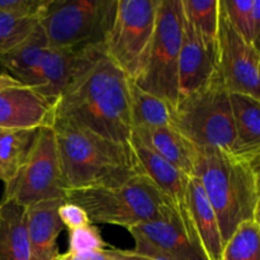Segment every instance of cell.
<instances>
[{
	"instance_id": "cell-14",
	"label": "cell",
	"mask_w": 260,
	"mask_h": 260,
	"mask_svg": "<svg viewBox=\"0 0 260 260\" xmlns=\"http://www.w3.org/2000/svg\"><path fill=\"white\" fill-rule=\"evenodd\" d=\"M62 202L65 200L46 201L25 207L29 260H53L58 254L57 239L63 225L57 211Z\"/></svg>"
},
{
	"instance_id": "cell-10",
	"label": "cell",
	"mask_w": 260,
	"mask_h": 260,
	"mask_svg": "<svg viewBox=\"0 0 260 260\" xmlns=\"http://www.w3.org/2000/svg\"><path fill=\"white\" fill-rule=\"evenodd\" d=\"M216 68L230 93L260 101V51L245 42L223 13L218 0Z\"/></svg>"
},
{
	"instance_id": "cell-19",
	"label": "cell",
	"mask_w": 260,
	"mask_h": 260,
	"mask_svg": "<svg viewBox=\"0 0 260 260\" xmlns=\"http://www.w3.org/2000/svg\"><path fill=\"white\" fill-rule=\"evenodd\" d=\"M132 146L142 173L151 179L174 207H183L189 177L141 142L132 140Z\"/></svg>"
},
{
	"instance_id": "cell-27",
	"label": "cell",
	"mask_w": 260,
	"mask_h": 260,
	"mask_svg": "<svg viewBox=\"0 0 260 260\" xmlns=\"http://www.w3.org/2000/svg\"><path fill=\"white\" fill-rule=\"evenodd\" d=\"M38 20L17 18L0 12V53L8 52L24 42L37 28Z\"/></svg>"
},
{
	"instance_id": "cell-6",
	"label": "cell",
	"mask_w": 260,
	"mask_h": 260,
	"mask_svg": "<svg viewBox=\"0 0 260 260\" xmlns=\"http://www.w3.org/2000/svg\"><path fill=\"white\" fill-rule=\"evenodd\" d=\"M182 32V2L159 0L151 41L132 80L140 89L164 99L173 107L179 101L178 63Z\"/></svg>"
},
{
	"instance_id": "cell-15",
	"label": "cell",
	"mask_w": 260,
	"mask_h": 260,
	"mask_svg": "<svg viewBox=\"0 0 260 260\" xmlns=\"http://www.w3.org/2000/svg\"><path fill=\"white\" fill-rule=\"evenodd\" d=\"M184 206L208 260H221L223 241L221 238L217 217L197 177H189L188 179Z\"/></svg>"
},
{
	"instance_id": "cell-5",
	"label": "cell",
	"mask_w": 260,
	"mask_h": 260,
	"mask_svg": "<svg viewBox=\"0 0 260 260\" xmlns=\"http://www.w3.org/2000/svg\"><path fill=\"white\" fill-rule=\"evenodd\" d=\"M172 126L197 151L234 154L236 136L230 91L217 68L206 85L178 101Z\"/></svg>"
},
{
	"instance_id": "cell-23",
	"label": "cell",
	"mask_w": 260,
	"mask_h": 260,
	"mask_svg": "<svg viewBox=\"0 0 260 260\" xmlns=\"http://www.w3.org/2000/svg\"><path fill=\"white\" fill-rule=\"evenodd\" d=\"M174 107L151 93L131 84L132 127H168L173 123ZM173 127V126H172Z\"/></svg>"
},
{
	"instance_id": "cell-25",
	"label": "cell",
	"mask_w": 260,
	"mask_h": 260,
	"mask_svg": "<svg viewBox=\"0 0 260 260\" xmlns=\"http://www.w3.org/2000/svg\"><path fill=\"white\" fill-rule=\"evenodd\" d=\"M183 14L203 42L216 51L218 0H180Z\"/></svg>"
},
{
	"instance_id": "cell-33",
	"label": "cell",
	"mask_w": 260,
	"mask_h": 260,
	"mask_svg": "<svg viewBox=\"0 0 260 260\" xmlns=\"http://www.w3.org/2000/svg\"><path fill=\"white\" fill-rule=\"evenodd\" d=\"M15 86H22V84L17 79L8 75V74L0 73V91L7 90V89L10 88H15Z\"/></svg>"
},
{
	"instance_id": "cell-24",
	"label": "cell",
	"mask_w": 260,
	"mask_h": 260,
	"mask_svg": "<svg viewBox=\"0 0 260 260\" xmlns=\"http://www.w3.org/2000/svg\"><path fill=\"white\" fill-rule=\"evenodd\" d=\"M220 5L244 41L259 47L260 0H220Z\"/></svg>"
},
{
	"instance_id": "cell-20",
	"label": "cell",
	"mask_w": 260,
	"mask_h": 260,
	"mask_svg": "<svg viewBox=\"0 0 260 260\" xmlns=\"http://www.w3.org/2000/svg\"><path fill=\"white\" fill-rule=\"evenodd\" d=\"M235 127L234 154L246 159H260V101L230 93Z\"/></svg>"
},
{
	"instance_id": "cell-21",
	"label": "cell",
	"mask_w": 260,
	"mask_h": 260,
	"mask_svg": "<svg viewBox=\"0 0 260 260\" xmlns=\"http://www.w3.org/2000/svg\"><path fill=\"white\" fill-rule=\"evenodd\" d=\"M0 260H29L27 210L14 201H0Z\"/></svg>"
},
{
	"instance_id": "cell-18",
	"label": "cell",
	"mask_w": 260,
	"mask_h": 260,
	"mask_svg": "<svg viewBox=\"0 0 260 260\" xmlns=\"http://www.w3.org/2000/svg\"><path fill=\"white\" fill-rule=\"evenodd\" d=\"M84 48L48 47L41 61L35 90L56 103L73 79Z\"/></svg>"
},
{
	"instance_id": "cell-32",
	"label": "cell",
	"mask_w": 260,
	"mask_h": 260,
	"mask_svg": "<svg viewBox=\"0 0 260 260\" xmlns=\"http://www.w3.org/2000/svg\"><path fill=\"white\" fill-rule=\"evenodd\" d=\"M131 236L135 240V248L132 249V250L136 251L139 255H141L144 260H173L170 256H168L167 254L160 251L159 249L155 248L152 244H150L149 241H146L145 239L136 235Z\"/></svg>"
},
{
	"instance_id": "cell-7",
	"label": "cell",
	"mask_w": 260,
	"mask_h": 260,
	"mask_svg": "<svg viewBox=\"0 0 260 260\" xmlns=\"http://www.w3.org/2000/svg\"><path fill=\"white\" fill-rule=\"evenodd\" d=\"M117 0H50L40 18L48 47L103 45L116 17Z\"/></svg>"
},
{
	"instance_id": "cell-4",
	"label": "cell",
	"mask_w": 260,
	"mask_h": 260,
	"mask_svg": "<svg viewBox=\"0 0 260 260\" xmlns=\"http://www.w3.org/2000/svg\"><path fill=\"white\" fill-rule=\"evenodd\" d=\"M66 202L83 208L93 223L128 229L161 217L173 206L144 173L118 187L68 189Z\"/></svg>"
},
{
	"instance_id": "cell-11",
	"label": "cell",
	"mask_w": 260,
	"mask_h": 260,
	"mask_svg": "<svg viewBox=\"0 0 260 260\" xmlns=\"http://www.w3.org/2000/svg\"><path fill=\"white\" fill-rule=\"evenodd\" d=\"M173 260H208L185 206H170L161 217L128 229Z\"/></svg>"
},
{
	"instance_id": "cell-30",
	"label": "cell",
	"mask_w": 260,
	"mask_h": 260,
	"mask_svg": "<svg viewBox=\"0 0 260 260\" xmlns=\"http://www.w3.org/2000/svg\"><path fill=\"white\" fill-rule=\"evenodd\" d=\"M57 213L63 228H68L69 231L75 230V229L79 228H84V226L90 225L91 223L86 212L80 206L66 202V201L61 203Z\"/></svg>"
},
{
	"instance_id": "cell-12",
	"label": "cell",
	"mask_w": 260,
	"mask_h": 260,
	"mask_svg": "<svg viewBox=\"0 0 260 260\" xmlns=\"http://www.w3.org/2000/svg\"><path fill=\"white\" fill-rule=\"evenodd\" d=\"M55 102L29 86L0 91V131H29L52 127Z\"/></svg>"
},
{
	"instance_id": "cell-28",
	"label": "cell",
	"mask_w": 260,
	"mask_h": 260,
	"mask_svg": "<svg viewBox=\"0 0 260 260\" xmlns=\"http://www.w3.org/2000/svg\"><path fill=\"white\" fill-rule=\"evenodd\" d=\"M103 249H107V244L99 229L93 223L69 231V253L81 255Z\"/></svg>"
},
{
	"instance_id": "cell-29",
	"label": "cell",
	"mask_w": 260,
	"mask_h": 260,
	"mask_svg": "<svg viewBox=\"0 0 260 260\" xmlns=\"http://www.w3.org/2000/svg\"><path fill=\"white\" fill-rule=\"evenodd\" d=\"M50 0H0V12L17 18L40 19Z\"/></svg>"
},
{
	"instance_id": "cell-17",
	"label": "cell",
	"mask_w": 260,
	"mask_h": 260,
	"mask_svg": "<svg viewBox=\"0 0 260 260\" xmlns=\"http://www.w3.org/2000/svg\"><path fill=\"white\" fill-rule=\"evenodd\" d=\"M47 48L48 42L38 22L37 28L24 42L0 53V70L17 79L22 85L36 89L41 61Z\"/></svg>"
},
{
	"instance_id": "cell-34",
	"label": "cell",
	"mask_w": 260,
	"mask_h": 260,
	"mask_svg": "<svg viewBox=\"0 0 260 260\" xmlns=\"http://www.w3.org/2000/svg\"><path fill=\"white\" fill-rule=\"evenodd\" d=\"M128 253H129V260H144V258H142L141 255H139L136 251L128 250Z\"/></svg>"
},
{
	"instance_id": "cell-16",
	"label": "cell",
	"mask_w": 260,
	"mask_h": 260,
	"mask_svg": "<svg viewBox=\"0 0 260 260\" xmlns=\"http://www.w3.org/2000/svg\"><path fill=\"white\" fill-rule=\"evenodd\" d=\"M132 140L151 149L188 177L194 175L197 150L172 126L134 128Z\"/></svg>"
},
{
	"instance_id": "cell-26",
	"label": "cell",
	"mask_w": 260,
	"mask_h": 260,
	"mask_svg": "<svg viewBox=\"0 0 260 260\" xmlns=\"http://www.w3.org/2000/svg\"><path fill=\"white\" fill-rule=\"evenodd\" d=\"M221 260H260V220H248L236 228L223 244Z\"/></svg>"
},
{
	"instance_id": "cell-13",
	"label": "cell",
	"mask_w": 260,
	"mask_h": 260,
	"mask_svg": "<svg viewBox=\"0 0 260 260\" xmlns=\"http://www.w3.org/2000/svg\"><path fill=\"white\" fill-rule=\"evenodd\" d=\"M216 71V51L208 47L183 14L182 45L178 63L179 99L194 93Z\"/></svg>"
},
{
	"instance_id": "cell-1",
	"label": "cell",
	"mask_w": 260,
	"mask_h": 260,
	"mask_svg": "<svg viewBox=\"0 0 260 260\" xmlns=\"http://www.w3.org/2000/svg\"><path fill=\"white\" fill-rule=\"evenodd\" d=\"M131 84L128 75L108 57L104 43L85 47L73 79L56 102L55 118L132 145Z\"/></svg>"
},
{
	"instance_id": "cell-31",
	"label": "cell",
	"mask_w": 260,
	"mask_h": 260,
	"mask_svg": "<svg viewBox=\"0 0 260 260\" xmlns=\"http://www.w3.org/2000/svg\"><path fill=\"white\" fill-rule=\"evenodd\" d=\"M53 260H129L128 250L121 249H103L89 254H71L69 251L63 254H57Z\"/></svg>"
},
{
	"instance_id": "cell-3",
	"label": "cell",
	"mask_w": 260,
	"mask_h": 260,
	"mask_svg": "<svg viewBox=\"0 0 260 260\" xmlns=\"http://www.w3.org/2000/svg\"><path fill=\"white\" fill-rule=\"evenodd\" d=\"M259 175L260 159L197 151L193 177L212 205L223 244L244 221L260 220Z\"/></svg>"
},
{
	"instance_id": "cell-2",
	"label": "cell",
	"mask_w": 260,
	"mask_h": 260,
	"mask_svg": "<svg viewBox=\"0 0 260 260\" xmlns=\"http://www.w3.org/2000/svg\"><path fill=\"white\" fill-rule=\"evenodd\" d=\"M68 189L118 187L142 173L132 145L113 142L65 119L52 124Z\"/></svg>"
},
{
	"instance_id": "cell-9",
	"label": "cell",
	"mask_w": 260,
	"mask_h": 260,
	"mask_svg": "<svg viewBox=\"0 0 260 260\" xmlns=\"http://www.w3.org/2000/svg\"><path fill=\"white\" fill-rule=\"evenodd\" d=\"M157 7L159 0H117L116 17L104 50L131 80L151 41Z\"/></svg>"
},
{
	"instance_id": "cell-8",
	"label": "cell",
	"mask_w": 260,
	"mask_h": 260,
	"mask_svg": "<svg viewBox=\"0 0 260 260\" xmlns=\"http://www.w3.org/2000/svg\"><path fill=\"white\" fill-rule=\"evenodd\" d=\"M66 190L55 134L52 127H43L38 129L22 169L12 182L4 184L2 201H14L27 207L46 201L65 200Z\"/></svg>"
},
{
	"instance_id": "cell-22",
	"label": "cell",
	"mask_w": 260,
	"mask_h": 260,
	"mask_svg": "<svg viewBox=\"0 0 260 260\" xmlns=\"http://www.w3.org/2000/svg\"><path fill=\"white\" fill-rule=\"evenodd\" d=\"M37 132L0 131V180L4 184L12 182L27 161Z\"/></svg>"
}]
</instances>
